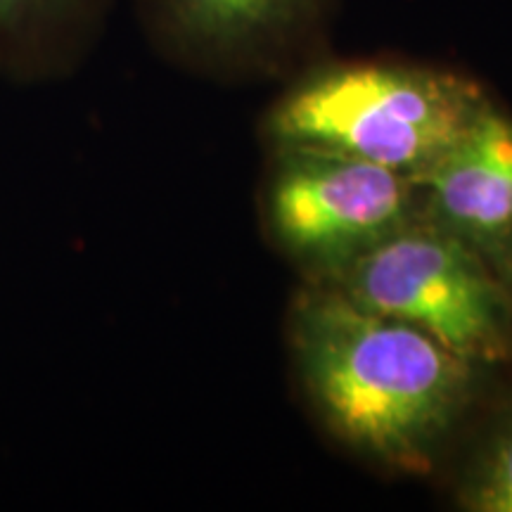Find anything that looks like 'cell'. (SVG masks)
I'll list each match as a JSON object with an SVG mask.
<instances>
[{"label": "cell", "instance_id": "obj_2", "mask_svg": "<svg viewBox=\"0 0 512 512\" xmlns=\"http://www.w3.org/2000/svg\"><path fill=\"white\" fill-rule=\"evenodd\" d=\"M486 98L475 79L427 64L325 62L275 102L268 131L283 150L356 157L418 183Z\"/></svg>", "mask_w": 512, "mask_h": 512}, {"label": "cell", "instance_id": "obj_1", "mask_svg": "<svg viewBox=\"0 0 512 512\" xmlns=\"http://www.w3.org/2000/svg\"><path fill=\"white\" fill-rule=\"evenodd\" d=\"M304 389L328 430L375 463L427 472L463 415L477 366L401 320L335 290H311L292 316Z\"/></svg>", "mask_w": 512, "mask_h": 512}, {"label": "cell", "instance_id": "obj_4", "mask_svg": "<svg viewBox=\"0 0 512 512\" xmlns=\"http://www.w3.org/2000/svg\"><path fill=\"white\" fill-rule=\"evenodd\" d=\"M411 176L320 150H283L268 185V226L287 254L342 273L413 219Z\"/></svg>", "mask_w": 512, "mask_h": 512}, {"label": "cell", "instance_id": "obj_3", "mask_svg": "<svg viewBox=\"0 0 512 512\" xmlns=\"http://www.w3.org/2000/svg\"><path fill=\"white\" fill-rule=\"evenodd\" d=\"M337 275L351 302L422 330L472 366L510 351L508 290L437 221L411 219Z\"/></svg>", "mask_w": 512, "mask_h": 512}, {"label": "cell", "instance_id": "obj_7", "mask_svg": "<svg viewBox=\"0 0 512 512\" xmlns=\"http://www.w3.org/2000/svg\"><path fill=\"white\" fill-rule=\"evenodd\" d=\"M112 0H0V81L43 86L67 76Z\"/></svg>", "mask_w": 512, "mask_h": 512}, {"label": "cell", "instance_id": "obj_6", "mask_svg": "<svg viewBox=\"0 0 512 512\" xmlns=\"http://www.w3.org/2000/svg\"><path fill=\"white\" fill-rule=\"evenodd\" d=\"M418 185L430 195L432 221L486 261L512 259V117L494 100L486 98Z\"/></svg>", "mask_w": 512, "mask_h": 512}, {"label": "cell", "instance_id": "obj_8", "mask_svg": "<svg viewBox=\"0 0 512 512\" xmlns=\"http://www.w3.org/2000/svg\"><path fill=\"white\" fill-rule=\"evenodd\" d=\"M458 503L472 512H512V413L491 430L467 465Z\"/></svg>", "mask_w": 512, "mask_h": 512}, {"label": "cell", "instance_id": "obj_5", "mask_svg": "<svg viewBox=\"0 0 512 512\" xmlns=\"http://www.w3.org/2000/svg\"><path fill=\"white\" fill-rule=\"evenodd\" d=\"M159 48L190 67L264 62L311 36L330 0H136Z\"/></svg>", "mask_w": 512, "mask_h": 512}, {"label": "cell", "instance_id": "obj_9", "mask_svg": "<svg viewBox=\"0 0 512 512\" xmlns=\"http://www.w3.org/2000/svg\"><path fill=\"white\" fill-rule=\"evenodd\" d=\"M508 299H510V339H512V292H508Z\"/></svg>", "mask_w": 512, "mask_h": 512}]
</instances>
